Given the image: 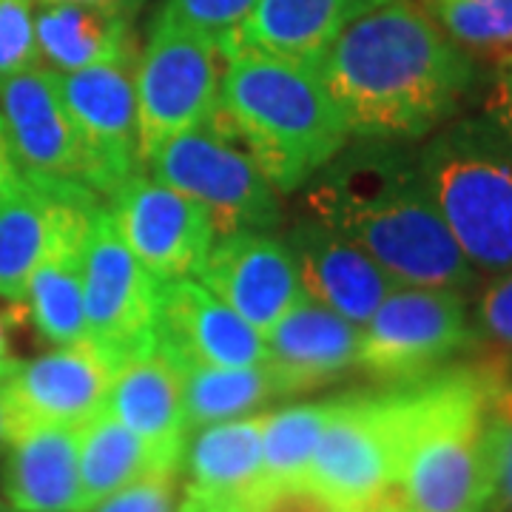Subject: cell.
Wrapping results in <instances>:
<instances>
[{
	"label": "cell",
	"mask_w": 512,
	"mask_h": 512,
	"mask_svg": "<svg viewBox=\"0 0 512 512\" xmlns=\"http://www.w3.org/2000/svg\"><path fill=\"white\" fill-rule=\"evenodd\" d=\"M350 137L416 143L456 120L478 63L416 0H373L313 63Z\"/></svg>",
	"instance_id": "obj_1"
},
{
	"label": "cell",
	"mask_w": 512,
	"mask_h": 512,
	"mask_svg": "<svg viewBox=\"0 0 512 512\" xmlns=\"http://www.w3.org/2000/svg\"><path fill=\"white\" fill-rule=\"evenodd\" d=\"M308 185V217L356 242L396 285L467 291L478 282L407 143L345 146Z\"/></svg>",
	"instance_id": "obj_2"
},
{
	"label": "cell",
	"mask_w": 512,
	"mask_h": 512,
	"mask_svg": "<svg viewBox=\"0 0 512 512\" xmlns=\"http://www.w3.org/2000/svg\"><path fill=\"white\" fill-rule=\"evenodd\" d=\"M504 367L424 376L390 390L396 404V498L410 512H493L490 404Z\"/></svg>",
	"instance_id": "obj_3"
},
{
	"label": "cell",
	"mask_w": 512,
	"mask_h": 512,
	"mask_svg": "<svg viewBox=\"0 0 512 512\" xmlns=\"http://www.w3.org/2000/svg\"><path fill=\"white\" fill-rule=\"evenodd\" d=\"M214 117L251 151L276 194L311 183L350 143L348 123L316 66L282 57H225Z\"/></svg>",
	"instance_id": "obj_4"
},
{
	"label": "cell",
	"mask_w": 512,
	"mask_h": 512,
	"mask_svg": "<svg viewBox=\"0 0 512 512\" xmlns=\"http://www.w3.org/2000/svg\"><path fill=\"white\" fill-rule=\"evenodd\" d=\"M439 214L476 268L512 271V140L487 114L441 126L419 148Z\"/></svg>",
	"instance_id": "obj_5"
},
{
	"label": "cell",
	"mask_w": 512,
	"mask_h": 512,
	"mask_svg": "<svg viewBox=\"0 0 512 512\" xmlns=\"http://www.w3.org/2000/svg\"><path fill=\"white\" fill-rule=\"evenodd\" d=\"M146 165L154 180L205 208L217 237L237 231L268 234L282 222L276 188L217 117L168 140Z\"/></svg>",
	"instance_id": "obj_6"
},
{
	"label": "cell",
	"mask_w": 512,
	"mask_h": 512,
	"mask_svg": "<svg viewBox=\"0 0 512 512\" xmlns=\"http://www.w3.org/2000/svg\"><path fill=\"white\" fill-rule=\"evenodd\" d=\"M222 69L225 57L211 40L157 12L134 66L137 140L143 163L168 140L214 117Z\"/></svg>",
	"instance_id": "obj_7"
},
{
	"label": "cell",
	"mask_w": 512,
	"mask_h": 512,
	"mask_svg": "<svg viewBox=\"0 0 512 512\" xmlns=\"http://www.w3.org/2000/svg\"><path fill=\"white\" fill-rule=\"evenodd\" d=\"M473 345L464 291L396 285L362 328L359 367L387 382H416Z\"/></svg>",
	"instance_id": "obj_8"
},
{
	"label": "cell",
	"mask_w": 512,
	"mask_h": 512,
	"mask_svg": "<svg viewBox=\"0 0 512 512\" xmlns=\"http://www.w3.org/2000/svg\"><path fill=\"white\" fill-rule=\"evenodd\" d=\"M83 308L89 345L114 367L157 348L160 282L128 251L106 202L92 208L83 242Z\"/></svg>",
	"instance_id": "obj_9"
},
{
	"label": "cell",
	"mask_w": 512,
	"mask_h": 512,
	"mask_svg": "<svg viewBox=\"0 0 512 512\" xmlns=\"http://www.w3.org/2000/svg\"><path fill=\"white\" fill-rule=\"evenodd\" d=\"M399 430L393 393L336 399L305 481L342 510L362 512L396 490Z\"/></svg>",
	"instance_id": "obj_10"
},
{
	"label": "cell",
	"mask_w": 512,
	"mask_h": 512,
	"mask_svg": "<svg viewBox=\"0 0 512 512\" xmlns=\"http://www.w3.org/2000/svg\"><path fill=\"white\" fill-rule=\"evenodd\" d=\"M137 66V63H134ZM134 66H92L80 72H55L60 100L72 117L86 160V188L106 197L140 174L137 92Z\"/></svg>",
	"instance_id": "obj_11"
},
{
	"label": "cell",
	"mask_w": 512,
	"mask_h": 512,
	"mask_svg": "<svg viewBox=\"0 0 512 512\" xmlns=\"http://www.w3.org/2000/svg\"><path fill=\"white\" fill-rule=\"evenodd\" d=\"M106 208L128 251L157 282L197 276L217 239L202 205L151 174L126 180Z\"/></svg>",
	"instance_id": "obj_12"
},
{
	"label": "cell",
	"mask_w": 512,
	"mask_h": 512,
	"mask_svg": "<svg viewBox=\"0 0 512 512\" xmlns=\"http://www.w3.org/2000/svg\"><path fill=\"white\" fill-rule=\"evenodd\" d=\"M0 117L23 180L43 188H86L83 146L49 66L0 80Z\"/></svg>",
	"instance_id": "obj_13"
},
{
	"label": "cell",
	"mask_w": 512,
	"mask_h": 512,
	"mask_svg": "<svg viewBox=\"0 0 512 512\" xmlns=\"http://www.w3.org/2000/svg\"><path fill=\"white\" fill-rule=\"evenodd\" d=\"M197 279L262 336L308 296L285 239L237 231L214 239Z\"/></svg>",
	"instance_id": "obj_14"
},
{
	"label": "cell",
	"mask_w": 512,
	"mask_h": 512,
	"mask_svg": "<svg viewBox=\"0 0 512 512\" xmlns=\"http://www.w3.org/2000/svg\"><path fill=\"white\" fill-rule=\"evenodd\" d=\"M157 345L177 362L251 367L265 362V336L197 276L160 282Z\"/></svg>",
	"instance_id": "obj_15"
},
{
	"label": "cell",
	"mask_w": 512,
	"mask_h": 512,
	"mask_svg": "<svg viewBox=\"0 0 512 512\" xmlns=\"http://www.w3.org/2000/svg\"><path fill=\"white\" fill-rule=\"evenodd\" d=\"M94 205L97 197L89 188L63 194L52 242L26 288L23 305L29 308V319L55 348L89 345L83 308V242Z\"/></svg>",
	"instance_id": "obj_16"
},
{
	"label": "cell",
	"mask_w": 512,
	"mask_h": 512,
	"mask_svg": "<svg viewBox=\"0 0 512 512\" xmlns=\"http://www.w3.org/2000/svg\"><path fill=\"white\" fill-rule=\"evenodd\" d=\"M114 365L92 345L55 348L37 359L18 362L6 379L20 430L29 424H55L80 430L109 399Z\"/></svg>",
	"instance_id": "obj_17"
},
{
	"label": "cell",
	"mask_w": 512,
	"mask_h": 512,
	"mask_svg": "<svg viewBox=\"0 0 512 512\" xmlns=\"http://www.w3.org/2000/svg\"><path fill=\"white\" fill-rule=\"evenodd\" d=\"M262 416L208 424L185 439L180 512H245L262 481Z\"/></svg>",
	"instance_id": "obj_18"
},
{
	"label": "cell",
	"mask_w": 512,
	"mask_h": 512,
	"mask_svg": "<svg viewBox=\"0 0 512 512\" xmlns=\"http://www.w3.org/2000/svg\"><path fill=\"white\" fill-rule=\"evenodd\" d=\"M285 242L305 293L359 328H365L384 296L396 288L373 256L313 217L296 222Z\"/></svg>",
	"instance_id": "obj_19"
},
{
	"label": "cell",
	"mask_w": 512,
	"mask_h": 512,
	"mask_svg": "<svg viewBox=\"0 0 512 512\" xmlns=\"http://www.w3.org/2000/svg\"><path fill=\"white\" fill-rule=\"evenodd\" d=\"M106 410L146 441L165 470H180L188 439L183 376L160 345L114 367Z\"/></svg>",
	"instance_id": "obj_20"
},
{
	"label": "cell",
	"mask_w": 512,
	"mask_h": 512,
	"mask_svg": "<svg viewBox=\"0 0 512 512\" xmlns=\"http://www.w3.org/2000/svg\"><path fill=\"white\" fill-rule=\"evenodd\" d=\"M359 342V325L302 296L293 311L265 333V365L274 370L285 396H296L359 367Z\"/></svg>",
	"instance_id": "obj_21"
},
{
	"label": "cell",
	"mask_w": 512,
	"mask_h": 512,
	"mask_svg": "<svg viewBox=\"0 0 512 512\" xmlns=\"http://www.w3.org/2000/svg\"><path fill=\"white\" fill-rule=\"evenodd\" d=\"M0 490L15 512H86L80 484V430L23 427L3 453Z\"/></svg>",
	"instance_id": "obj_22"
},
{
	"label": "cell",
	"mask_w": 512,
	"mask_h": 512,
	"mask_svg": "<svg viewBox=\"0 0 512 512\" xmlns=\"http://www.w3.org/2000/svg\"><path fill=\"white\" fill-rule=\"evenodd\" d=\"M373 0H256L251 15L220 46L222 57L254 52L316 63L350 20Z\"/></svg>",
	"instance_id": "obj_23"
},
{
	"label": "cell",
	"mask_w": 512,
	"mask_h": 512,
	"mask_svg": "<svg viewBox=\"0 0 512 512\" xmlns=\"http://www.w3.org/2000/svg\"><path fill=\"white\" fill-rule=\"evenodd\" d=\"M35 37L40 60L55 72L137 63L134 15L114 6L40 0Z\"/></svg>",
	"instance_id": "obj_24"
},
{
	"label": "cell",
	"mask_w": 512,
	"mask_h": 512,
	"mask_svg": "<svg viewBox=\"0 0 512 512\" xmlns=\"http://www.w3.org/2000/svg\"><path fill=\"white\" fill-rule=\"evenodd\" d=\"M66 191L74 188H43L20 180L18 188L0 200V299L15 305L26 299L29 279L55 234Z\"/></svg>",
	"instance_id": "obj_25"
},
{
	"label": "cell",
	"mask_w": 512,
	"mask_h": 512,
	"mask_svg": "<svg viewBox=\"0 0 512 512\" xmlns=\"http://www.w3.org/2000/svg\"><path fill=\"white\" fill-rule=\"evenodd\" d=\"M177 367L183 376L188 433L208 427V424L254 416L256 407L285 396L274 370L265 362L251 367H208L194 365V362H177Z\"/></svg>",
	"instance_id": "obj_26"
},
{
	"label": "cell",
	"mask_w": 512,
	"mask_h": 512,
	"mask_svg": "<svg viewBox=\"0 0 512 512\" xmlns=\"http://www.w3.org/2000/svg\"><path fill=\"white\" fill-rule=\"evenodd\" d=\"M151 473L174 470H165L146 441L137 439L106 407L80 427V484L86 512Z\"/></svg>",
	"instance_id": "obj_27"
},
{
	"label": "cell",
	"mask_w": 512,
	"mask_h": 512,
	"mask_svg": "<svg viewBox=\"0 0 512 512\" xmlns=\"http://www.w3.org/2000/svg\"><path fill=\"white\" fill-rule=\"evenodd\" d=\"M333 402H308L265 413L262 424V481L296 484L305 481L319 436L330 419Z\"/></svg>",
	"instance_id": "obj_28"
},
{
	"label": "cell",
	"mask_w": 512,
	"mask_h": 512,
	"mask_svg": "<svg viewBox=\"0 0 512 512\" xmlns=\"http://www.w3.org/2000/svg\"><path fill=\"white\" fill-rule=\"evenodd\" d=\"M444 35L470 57L510 60L512 0H416Z\"/></svg>",
	"instance_id": "obj_29"
},
{
	"label": "cell",
	"mask_w": 512,
	"mask_h": 512,
	"mask_svg": "<svg viewBox=\"0 0 512 512\" xmlns=\"http://www.w3.org/2000/svg\"><path fill=\"white\" fill-rule=\"evenodd\" d=\"M256 0H163L160 12L185 29L211 40L217 49L251 15Z\"/></svg>",
	"instance_id": "obj_30"
},
{
	"label": "cell",
	"mask_w": 512,
	"mask_h": 512,
	"mask_svg": "<svg viewBox=\"0 0 512 512\" xmlns=\"http://www.w3.org/2000/svg\"><path fill=\"white\" fill-rule=\"evenodd\" d=\"M476 345L490 348L498 356H512V271L493 274L490 285L478 293L470 311Z\"/></svg>",
	"instance_id": "obj_31"
},
{
	"label": "cell",
	"mask_w": 512,
	"mask_h": 512,
	"mask_svg": "<svg viewBox=\"0 0 512 512\" xmlns=\"http://www.w3.org/2000/svg\"><path fill=\"white\" fill-rule=\"evenodd\" d=\"M43 66L35 37V6L0 0V80Z\"/></svg>",
	"instance_id": "obj_32"
},
{
	"label": "cell",
	"mask_w": 512,
	"mask_h": 512,
	"mask_svg": "<svg viewBox=\"0 0 512 512\" xmlns=\"http://www.w3.org/2000/svg\"><path fill=\"white\" fill-rule=\"evenodd\" d=\"M493 512H512V384H501L490 404Z\"/></svg>",
	"instance_id": "obj_33"
},
{
	"label": "cell",
	"mask_w": 512,
	"mask_h": 512,
	"mask_svg": "<svg viewBox=\"0 0 512 512\" xmlns=\"http://www.w3.org/2000/svg\"><path fill=\"white\" fill-rule=\"evenodd\" d=\"M89 512H180L177 473H151L94 504Z\"/></svg>",
	"instance_id": "obj_34"
},
{
	"label": "cell",
	"mask_w": 512,
	"mask_h": 512,
	"mask_svg": "<svg viewBox=\"0 0 512 512\" xmlns=\"http://www.w3.org/2000/svg\"><path fill=\"white\" fill-rule=\"evenodd\" d=\"M245 512H348L333 504L328 495H322L308 481L296 484H274L262 487L254 495Z\"/></svg>",
	"instance_id": "obj_35"
},
{
	"label": "cell",
	"mask_w": 512,
	"mask_h": 512,
	"mask_svg": "<svg viewBox=\"0 0 512 512\" xmlns=\"http://www.w3.org/2000/svg\"><path fill=\"white\" fill-rule=\"evenodd\" d=\"M481 114H487L512 140V69L507 63H498V72H495Z\"/></svg>",
	"instance_id": "obj_36"
},
{
	"label": "cell",
	"mask_w": 512,
	"mask_h": 512,
	"mask_svg": "<svg viewBox=\"0 0 512 512\" xmlns=\"http://www.w3.org/2000/svg\"><path fill=\"white\" fill-rule=\"evenodd\" d=\"M20 171L15 157H12V148H9V140H6V126H3V117H0V200L6 194H12L20 185Z\"/></svg>",
	"instance_id": "obj_37"
},
{
	"label": "cell",
	"mask_w": 512,
	"mask_h": 512,
	"mask_svg": "<svg viewBox=\"0 0 512 512\" xmlns=\"http://www.w3.org/2000/svg\"><path fill=\"white\" fill-rule=\"evenodd\" d=\"M20 433V421L12 399H9V390H6V379H0V456L6 453V447L12 444V439Z\"/></svg>",
	"instance_id": "obj_38"
},
{
	"label": "cell",
	"mask_w": 512,
	"mask_h": 512,
	"mask_svg": "<svg viewBox=\"0 0 512 512\" xmlns=\"http://www.w3.org/2000/svg\"><path fill=\"white\" fill-rule=\"evenodd\" d=\"M18 362L20 359H15L12 342H9V319L6 313H0V379H9Z\"/></svg>",
	"instance_id": "obj_39"
},
{
	"label": "cell",
	"mask_w": 512,
	"mask_h": 512,
	"mask_svg": "<svg viewBox=\"0 0 512 512\" xmlns=\"http://www.w3.org/2000/svg\"><path fill=\"white\" fill-rule=\"evenodd\" d=\"M66 3H94V6H114V9H123V12H137L143 6V0H66Z\"/></svg>",
	"instance_id": "obj_40"
},
{
	"label": "cell",
	"mask_w": 512,
	"mask_h": 512,
	"mask_svg": "<svg viewBox=\"0 0 512 512\" xmlns=\"http://www.w3.org/2000/svg\"><path fill=\"white\" fill-rule=\"evenodd\" d=\"M362 512H410V510H407L402 501L396 498V493H390L387 498L376 501V504H370V507H367V510H362Z\"/></svg>",
	"instance_id": "obj_41"
},
{
	"label": "cell",
	"mask_w": 512,
	"mask_h": 512,
	"mask_svg": "<svg viewBox=\"0 0 512 512\" xmlns=\"http://www.w3.org/2000/svg\"><path fill=\"white\" fill-rule=\"evenodd\" d=\"M0 512H9V507H6V504H3V501H0Z\"/></svg>",
	"instance_id": "obj_42"
},
{
	"label": "cell",
	"mask_w": 512,
	"mask_h": 512,
	"mask_svg": "<svg viewBox=\"0 0 512 512\" xmlns=\"http://www.w3.org/2000/svg\"><path fill=\"white\" fill-rule=\"evenodd\" d=\"M504 63H507V66H510V69H512V57H510V60H504Z\"/></svg>",
	"instance_id": "obj_43"
},
{
	"label": "cell",
	"mask_w": 512,
	"mask_h": 512,
	"mask_svg": "<svg viewBox=\"0 0 512 512\" xmlns=\"http://www.w3.org/2000/svg\"><path fill=\"white\" fill-rule=\"evenodd\" d=\"M9 512H15V510H9Z\"/></svg>",
	"instance_id": "obj_44"
}]
</instances>
